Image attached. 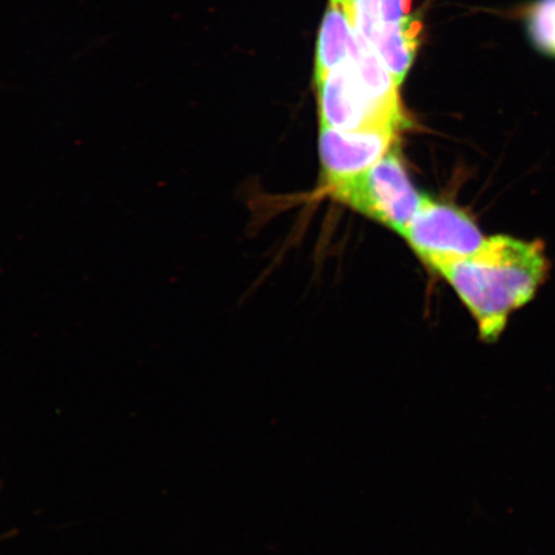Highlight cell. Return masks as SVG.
Returning a JSON list of instances; mask_svg holds the SVG:
<instances>
[{
    "label": "cell",
    "instance_id": "5b68a950",
    "mask_svg": "<svg viewBox=\"0 0 555 555\" xmlns=\"http://www.w3.org/2000/svg\"><path fill=\"white\" fill-rule=\"evenodd\" d=\"M399 130L362 129L337 130L321 128L319 157H321L324 189H338L362 176L397 143Z\"/></svg>",
    "mask_w": 555,
    "mask_h": 555
},
{
    "label": "cell",
    "instance_id": "3957f363",
    "mask_svg": "<svg viewBox=\"0 0 555 555\" xmlns=\"http://www.w3.org/2000/svg\"><path fill=\"white\" fill-rule=\"evenodd\" d=\"M315 85L321 128L400 130L405 125L404 109L380 102L360 78L350 59Z\"/></svg>",
    "mask_w": 555,
    "mask_h": 555
},
{
    "label": "cell",
    "instance_id": "8992f818",
    "mask_svg": "<svg viewBox=\"0 0 555 555\" xmlns=\"http://www.w3.org/2000/svg\"><path fill=\"white\" fill-rule=\"evenodd\" d=\"M422 21L412 16L400 24H379L362 37L401 87L421 46Z\"/></svg>",
    "mask_w": 555,
    "mask_h": 555
},
{
    "label": "cell",
    "instance_id": "52a82bcc",
    "mask_svg": "<svg viewBox=\"0 0 555 555\" xmlns=\"http://www.w3.org/2000/svg\"><path fill=\"white\" fill-rule=\"evenodd\" d=\"M356 38V27L345 7L331 3L319 33L315 82L323 80L333 69L349 60Z\"/></svg>",
    "mask_w": 555,
    "mask_h": 555
},
{
    "label": "cell",
    "instance_id": "9c48e42d",
    "mask_svg": "<svg viewBox=\"0 0 555 555\" xmlns=\"http://www.w3.org/2000/svg\"><path fill=\"white\" fill-rule=\"evenodd\" d=\"M331 3H332V4H341V5H345V4L349 3V0H331Z\"/></svg>",
    "mask_w": 555,
    "mask_h": 555
},
{
    "label": "cell",
    "instance_id": "ba28073f",
    "mask_svg": "<svg viewBox=\"0 0 555 555\" xmlns=\"http://www.w3.org/2000/svg\"><path fill=\"white\" fill-rule=\"evenodd\" d=\"M520 13L526 37L533 48L555 59V0H535Z\"/></svg>",
    "mask_w": 555,
    "mask_h": 555
},
{
    "label": "cell",
    "instance_id": "6da1fadb",
    "mask_svg": "<svg viewBox=\"0 0 555 555\" xmlns=\"http://www.w3.org/2000/svg\"><path fill=\"white\" fill-rule=\"evenodd\" d=\"M428 267L466 305L482 341L495 343L512 312L529 304L543 286L550 260L541 241L492 235L475 253L435 260Z\"/></svg>",
    "mask_w": 555,
    "mask_h": 555
},
{
    "label": "cell",
    "instance_id": "7a4b0ae2",
    "mask_svg": "<svg viewBox=\"0 0 555 555\" xmlns=\"http://www.w3.org/2000/svg\"><path fill=\"white\" fill-rule=\"evenodd\" d=\"M328 193L400 235L427 198L415 189L393 150L362 176Z\"/></svg>",
    "mask_w": 555,
    "mask_h": 555
},
{
    "label": "cell",
    "instance_id": "277c9868",
    "mask_svg": "<svg viewBox=\"0 0 555 555\" xmlns=\"http://www.w3.org/2000/svg\"><path fill=\"white\" fill-rule=\"evenodd\" d=\"M402 237L427 266L435 260L475 253L488 238L462 208L429 197Z\"/></svg>",
    "mask_w": 555,
    "mask_h": 555
}]
</instances>
